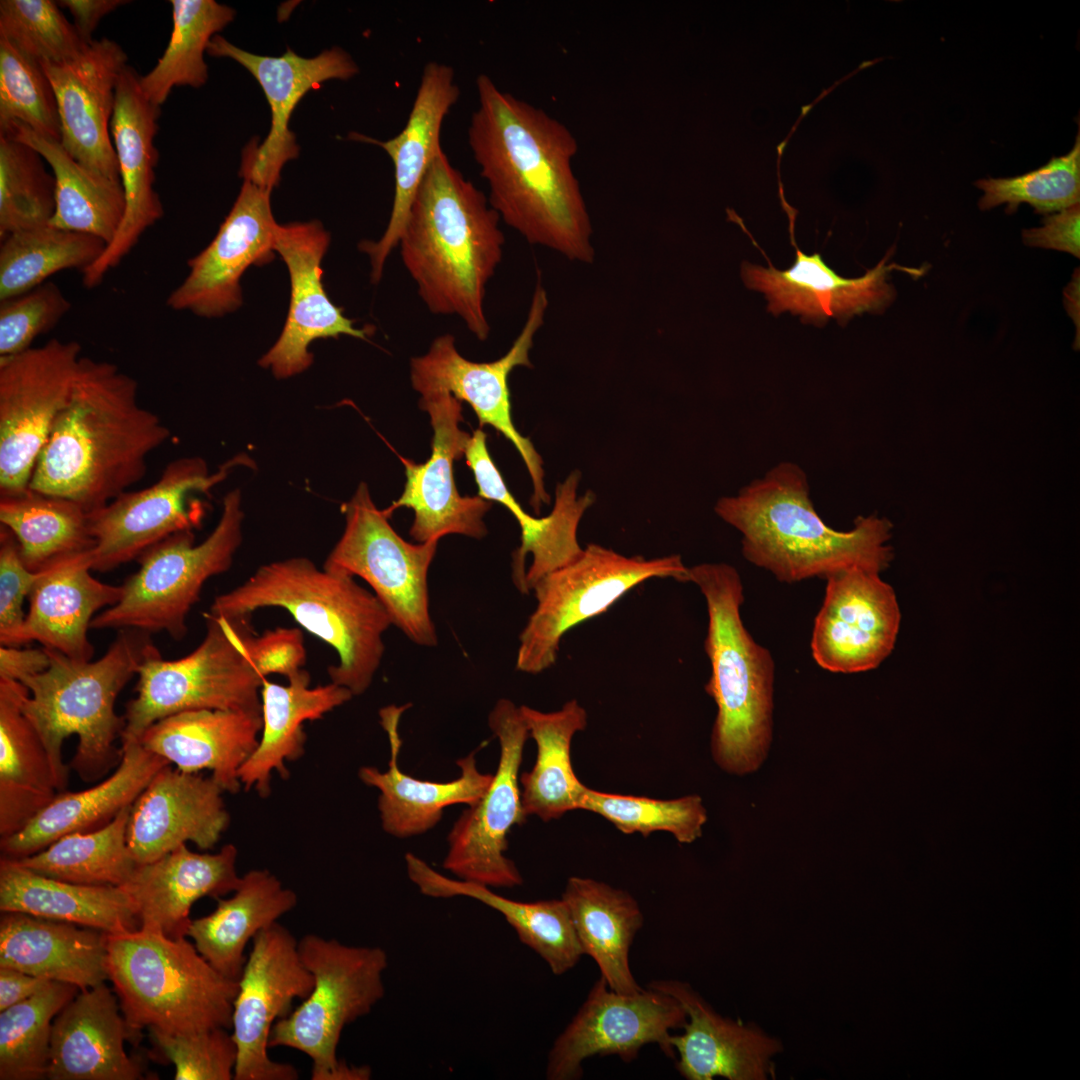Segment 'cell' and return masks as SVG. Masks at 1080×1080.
I'll return each instance as SVG.
<instances>
[{
  "label": "cell",
  "instance_id": "22",
  "mask_svg": "<svg viewBox=\"0 0 1080 1080\" xmlns=\"http://www.w3.org/2000/svg\"><path fill=\"white\" fill-rule=\"evenodd\" d=\"M420 408L429 414L433 429L430 458L421 464L399 457L406 482L400 498L384 514L407 507L414 511L411 537L419 542L438 540L448 534L482 538L487 534L484 515L491 501L480 496H461L453 476V461L464 453L470 434L459 428L463 420L461 401L450 393L421 397Z\"/></svg>",
  "mask_w": 1080,
  "mask_h": 1080
},
{
  "label": "cell",
  "instance_id": "63",
  "mask_svg": "<svg viewBox=\"0 0 1080 1080\" xmlns=\"http://www.w3.org/2000/svg\"><path fill=\"white\" fill-rule=\"evenodd\" d=\"M50 982L14 968L0 967V1011L30 998Z\"/></svg>",
  "mask_w": 1080,
  "mask_h": 1080
},
{
  "label": "cell",
  "instance_id": "37",
  "mask_svg": "<svg viewBox=\"0 0 1080 1080\" xmlns=\"http://www.w3.org/2000/svg\"><path fill=\"white\" fill-rule=\"evenodd\" d=\"M107 940V933L91 927L2 912L0 967L85 990L108 980Z\"/></svg>",
  "mask_w": 1080,
  "mask_h": 1080
},
{
  "label": "cell",
  "instance_id": "14",
  "mask_svg": "<svg viewBox=\"0 0 1080 1080\" xmlns=\"http://www.w3.org/2000/svg\"><path fill=\"white\" fill-rule=\"evenodd\" d=\"M81 352L77 341L52 338L0 356V496L29 488L37 458L80 373Z\"/></svg>",
  "mask_w": 1080,
  "mask_h": 1080
},
{
  "label": "cell",
  "instance_id": "47",
  "mask_svg": "<svg viewBox=\"0 0 1080 1080\" xmlns=\"http://www.w3.org/2000/svg\"><path fill=\"white\" fill-rule=\"evenodd\" d=\"M579 481L580 472L573 471L557 485L554 507L543 518L529 515L518 502L509 506L521 529V544L513 553L512 562L513 581L521 593H529L542 577L571 563L583 552L577 529L595 495L587 491L578 496Z\"/></svg>",
  "mask_w": 1080,
  "mask_h": 1080
},
{
  "label": "cell",
  "instance_id": "25",
  "mask_svg": "<svg viewBox=\"0 0 1080 1080\" xmlns=\"http://www.w3.org/2000/svg\"><path fill=\"white\" fill-rule=\"evenodd\" d=\"M139 77L137 71L127 65L117 84L110 133L126 207L113 240L99 259L81 273L86 288L98 286L105 275L136 246L143 233L164 214L154 189L155 167L159 157L154 138L158 132L160 107L144 97Z\"/></svg>",
  "mask_w": 1080,
  "mask_h": 1080
},
{
  "label": "cell",
  "instance_id": "62",
  "mask_svg": "<svg viewBox=\"0 0 1080 1080\" xmlns=\"http://www.w3.org/2000/svg\"><path fill=\"white\" fill-rule=\"evenodd\" d=\"M129 2L125 0H61L57 3L70 12L77 32L89 44L94 40L92 35L100 20Z\"/></svg>",
  "mask_w": 1080,
  "mask_h": 1080
},
{
  "label": "cell",
  "instance_id": "58",
  "mask_svg": "<svg viewBox=\"0 0 1080 1080\" xmlns=\"http://www.w3.org/2000/svg\"><path fill=\"white\" fill-rule=\"evenodd\" d=\"M70 309V301L52 281L0 300V356L31 348L34 340L52 330Z\"/></svg>",
  "mask_w": 1080,
  "mask_h": 1080
},
{
  "label": "cell",
  "instance_id": "53",
  "mask_svg": "<svg viewBox=\"0 0 1080 1080\" xmlns=\"http://www.w3.org/2000/svg\"><path fill=\"white\" fill-rule=\"evenodd\" d=\"M581 810L602 816L622 833L648 836L655 831H666L683 844L699 838L707 821L706 809L698 795L663 800L587 787Z\"/></svg>",
  "mask_w": 1080,
  "mask_h": 1080
},
{
  "label": "cell",
  "instance_id": "48",
  "mask_svg": "<svg viewBox=\"0 0 1080 1080\" xmlns=\"http://www.w3.org/2000/svg\"><path fill=\"white\" fill-rule=\"evenodd\" d=\"M173 28L156 65L139 77L144 97L161 107L174 87L199 88L207 82L204 59L215 35L233 21L236 11L215 0H172Z\"/></svg>",
  "mask_w": 1080,
  "mask_h": 1080
},
{
  "label": "cell",
  "instance_id": "9",
  "mask_svg": "<svg viewBox=\"0 0 1080 1080\" xmlns=\"http://www.w3.org/2000/svg\"><path fill=\"white\" fill-rule=\"evenodd\" d=\"M106 969L138 1041L144 1028L171 1035L231 1028L238 981L220 974L186 937L144 927L108 934Z\"/></svg>",
  "mask_w": 1080,
  "mask_h": 1080
},
{
  "label": "cell",
  "instance_id": "36",
  "mask_svg": "<svg viewBox=\"0 0 1080 1080\" xmlns=\"http://www.w3.org/2000/svg\"><path fill=\"white\" fill-rule=\"evenodd\" d=\"M91 551L61 558L38 571L29 594L27 643L36 640L74 660H91L94 648L87 632L92 619L123 595L122 585L103 583L91 575Z\"/></svg>",
  "mask_w": 1080,
  "mask_h": 1080
},
{
  "label": "cell",
  "instance_id": "40",
  "mask_svg": "<svg viewBox=\"0 0 1080 1080\" xmlns=\"http://www.w3.org/2000/svg\"><path fill=\"white\" fill-rule=\"evenodd\" d=\"M409 879L419 891L433 898L468 897L499 912L519 940L536 952L552 973L564 974L583 955L564 900L521 902L494 892L491 887L445 876L418 856H405Z\"/></svg>",
  "mask_w": 1080,
  "mask_h": 1080
},
{
  "label": "cell",
  "instance_id": "30",
  "mask_svg": "<svg viewBox=\"0 0 1080 1080\" xmlns=\"http://www.w3.org/2000/svg\"><path fill=\"white\" fill-rule=\"evenodd\" d=\"M120 1010L105 982L80 990L53 1020L47 1079H142L124 1046L138 1040Z\"/></svg>",
  "mask_w": 1080,
  "mask_h": 1080
},
{
  "label": "cell",
  "instance_id": "33",
  "mask_svg": "<svg viewBox=\"0 0 1080 1080\" xmlns=\"http://www.w3.org/2000/svg\"><path fill=\"white\" fill-rule=\"evenodd\" d=\"M648 987L674 997L689 1019L683 1034L669 1038L679 1054L676 1067L682 1076L690 1080H761L774 1075L771 1058L781 1049L777 1040L759 1029L722 1018L685 983L655 980Z\"/></svg>",
  "mask_w": 1080,
  "mask_h": 1080
},
{
  "label": "cell",
  "instance_id": "4",
  "mask_svg": "<svg viewBox=\"0 0 1080 1080\" xmlns=\"http://www.w3.org/2000/svg\"><path fill=\"white\" fill-rule=\"evenodd\" d=\"M714 510L741 533L745 559L781 582L826 579L854 568L880 574L893 559L887 518L858 516L847 531L828 526L813 506L805 472L792 462L721 497Z\"/></svg>",
  "mask_w": 1080,
  "mask_h": 1080
},
{
  "label": "cell",
  "instance_id": "1",
  "mask_svg": "<svg viewBox=\"0 0 1080 1080\" xmlns=\"http://www.w3.org/2000/svg\"><path fill=\"white\" fill-rule=\"evenodd\" d=\"M478 105L468 144L500 219L530 244L569 260L591 263L592 225L572 170L578 144L544 110L500 90L486 74L476 78Z\"/></svg>",
  "mask_w": 1080,
  "mask_h": 1080
},
{
  "label": "cell",
  "instance_id": "59",
  "mask_svg": "<svg viewBox=\"0 0 1080 1080\" xmlns=\"http://www.w3.org/2000/svg\"><path fill=\"white\" fill-rule=\"evenodd\" d=\"M38 572L24 563L14 534L0 527V643L19 647L27 643L23 603L34 586Z\"/></svg>",
  "mask_w": 1080,
  "mask_h": 1080
},
{
  "label": "cell",
  "instance_id": "32",
  "mask_svg": "<svg viewBox=\"0 0 1080 1080\" xmlns=\"http://www.w3.org/2000/svg\"><path fill=\"white\" fill-rule=\"evenodd\" d=\"M121 752L118 766L107 778L85 790L58 792L25 827L0 839L2 856L21 859L67 834L107 825L135 802L160 769L170 764L138 739L121 740Z\"/></svg>",
  "mask_w": 1080,
  "mask_h": 1080
},
{
  "label": "cell",
  "instance_id": "38",
  "mask_svg": "<svg viewBox=\"0 0 1080 1080\" xmlns=\"http://www.w3.org/2000/svg\"><path fill=\"white\" fill-rule=\"evenodd\" d=\"M0 910L91 927L107 934L132 932L141 926L136 907L121 886L54 879L3 856Z\"/></svg>",
  "mask_w": 1080,
  "mask_h": 1080
},
{
  "label": "cell",
  "instance_id": "55",
  "mask_svg": "<svg viewBox=\"0 0 1080 1080\" xmlns=\"http://www.w3.org/2000/svg\"><path fill=\"white\" fill-rule=\"evenodd\" d=\"M12 122L61 139L55 93L40 62L0 38V128Z\"/></svg>",
  "mask_w": 1080,
  "mask_h": 1080
},
{
  "label": "cell",
  "instance_id": "60",
  "mask_svg": "<svg viewBox=\"0 0 1080 1080\" xmlns=\"http://www.w3.org/2000/svg\"><path fill=\"white\" fill-rule=\"evenodd\" d=\"M1080 207L1079 204L1049 214L1043 226L1023 230V242L1032 247L1055 249L1079 257L1080 253Z\"/></svg>",
  "mask_w": 1080,
  "mask_h": 1080
},
{
  "label": "cell",
  "instance_id": "7",
  "mask_svg": "<svg viewBox=\"0 0 1080 1080\" xmlns=\"http://www.w3.org/2000/svg\"><path fill=\"white\" fill-rule=\"evenodd\" d=\"M267 607L287 610L338 654L328 668L332 683L364 693L381 664L383 634L391 619L374 593L354 577L293 557L259 567L236 588L217 596L209 614L236 617Z\"/></svg>",
  "mask_w": 1080,
  "mask_h": 1080
},
{
  "label": "cell",
  "instance_id": "34",
  "mask_svg": "<svg viewBox=\"0 0 1080 1080\" xmlns=\"http://www.w3.org/2000/svg\"><path fill=\"white\" fill-rule=\"evenodd\" d=\"M262 724L258 711L189 710L158 720L138 740L183 772L210 770L223 791L235 794L239 770L257 748Z\"/></svg>",
  "mask_w": 1080,
  "mask_h": 1080
},
{
  "label": "cell",
  "instance_id": "27",
  "mask_svg": "<svg viewBox=\"0 0 1080 1080\" xmlns=\"http://www.w3.org/2000/svg\"><path fill=\"white\" fill-rule=\"evenodd\" d=\"M787 214L796 250L794 264L786 270H777L770 261L768 268L747 262L742 266L745 285L765 294L770 312L791 311L801 315L804 323L821 326L829 318L845 324L854 315L881 312L891 303L895 292L887 282L888 274L903 267L886 265L890 253L862 277L844 278L829 268L820 254L808 256L798 248L793 233L795 214L788 210Z\"/></svg>",
  "mask_w": 1080,
  "mask_h": 1080
},
{
  "label": "cell",
  "instance_id": "57",
  "mask_svg": "<svg viewBox=\"0 0 1080 1080\" xmlns=\"http://www.w3.org/2000/svg\"><path fill=\"white\" fill-rule=\"evenodd\" d=\"M149 1033L154 1048L174 1065L175 1080L234 1079L238 1051L227 1029L184 1035L150 1029Z\"/></svg>",
  "mask_w": 1080,
  "mask_h": 1080
},
{
  "label": "cell",
  "instance_id": "10",
  "mask_svg": "<svg viewBox=\"0 0 1080 1080\" xmlns=\"http://www.w3.org/2000/svg\"><path fill=\"white\" fill-rule=\"evenodd\" d=\"M300 957L314 984L309 995L273 1026L270 1047H289L312 1060V1080H367L368 1066L337 1057L343 1029L367 1015L384 997L388 955L381 947L352 946L307 934L298 940Z\"/></svg>",
  "mask_w": 1080,
  "mask_h": 1080
},
{
  "label": "cell",
  "instance_id": "52",
  "mask_svg": "<svg viewBox=\"0 0 1080 1080\" xmlns=\"http://www.w3.org/2000/svg\"><path fill=\"white\" fill-rule=\"evenodd\" d=\"M32 147L0 134V240L48 225L56 206V181Z\"/></svg>",
  "mask_w": 1080,
  "mask_h": 1080
},
{
  "label": "cell",
  "instance_id": "41",
  "mask_svg": "<svg viewBox=\"0 0 1080 1080\" xmlns=\"http://www.w3.org/2000/svg\"><path fill=\"white\" fill-rule=\"evenodd\" d=\"M29 692L0 679V839L20 831L58 794L45 746L22 710Z\"/></svg>",
  "mask_w": 1080,
  "mask_h": 1080
},
{
  "label": "cell",
  "instance_id": "19",
  "mask_svg": "<svg viewBox=\"0 0 1080 1080\" xmlns=\"http://www.w3.org/2000/svg\"><path fill=\"white\" fill-rule=\"evenodd\" d=\"M686 1022L684 1008L671 995L650 987L635 994L617 993L601 976L555 1040L546 1077L577 1079L582 1062L594 1055L614 1054L629 1062L649 1043L658 1044L667 1056L675 1058L670 1030L683 1028Z\"/></svg>",
  "mask_w": 1080,
  "mask_h": 1080
},
{
  "label": "cell",
  "instance_id": "21",
  "mask_svg": "<svg viewBox=\"0 0 1080 1080\" xmlns=\"http://www.w3.org/2000/svg\"><path fill=\"white\" fill-rule=\"evenodd\" d=\"M207 53L239 63L258 81L265 94L271 112L270 129L259 146L252 141L246 147L239 175L270 191L278 185L284 165L299 154L295 135L289 129L296 105L318 84L331 79L348 80L359 72L351 55L340 47L310 58L299 56L291 49L274 57L251 53L215 35Z\"/></svg>",
  "mask_w": 1080,
  "mask_h": 1080
},
{
  "label": "cell",
  "instance_id": "35",
  "mask_svg": "<svg viewBox=\"0 0 1080 1080\" xmlns=\"http://www.w3.org/2000/svg\"><path fill=\"white\" fill-rule=\"evenodd\" d=\"M410 705H389L380 710L381 725L390 743L388 769L365 766L359 778L380 791L378 808L382 828L388 834L407 838L432 829L442 818L443 810L455 804H475L492 782L493 775L481 772L475 752L457 760L460 776L447 782L421 780L404 773L398 764L402 741L399 722Z\"/></svg>",
  "mask_w": 1080,
  "mask_h": 1080
},
{
  "label": "cell",
  "instance_id": "20",
  "mask_svg": "<svg viewBox=\"0 0 1080 1080\" xmlns=\"http://www.w3.org/2000/svg\"><path fill=\"white\" fill-rule=\"evenodd\" d=\"M270 194V190L243 180L213 240L188 261V275L166 300L169 308L202 318H220L241 307L244 272L274 258L278 223Z\"/></svg>",
  "mask_w": 1080,
  "mask_h": 1080
},
{
  "label": "cell",
  "instance_id": "16",
  "mask_svg": "<svg viewBox=\"0 0 1080 1080\" xmlns=\"http://www.w3.org/2000/svg\"><path fill=\"white\" fill-rule=\"evenodd\" d=\"M488 724L500 745L498 767L483 796L468 806L453 825L443 867L461 880L510 888L523 882L505 852L508 833L527 817L521 801L519 770L530 735L520 706L509 699L496 702Z\"/></svg>",
  "mask_w": 1080,
  "mask_h": 1080
},
{
  "label": "cell",
  "instance_id": "6",
  "mask_svg": "<svg viewBox=\"0 0 1080 1080\" xmlns=\"http://www.w3.org/2000/svg\"><path fill=\"white\" fill-rule=\"evenodd\" d=\"M151 645L149 633L121 629L96 661L74 660L44 647L49 667L22 682L29 690L22 699L23 713L45 746L59 792L69 782L62 746L71 735L78 744L70 765L83 781L100 779L118 766L122 752L115 741L125 720L116 714L115 702Z\"/></svg>",
  "mask_w": 1080,
  "mask_h": 1080
},
{
  "label": "cell",
  "instance_id": "44",
  "mask_svg": "<svg viewBox=\"0 0 1080 1080\" xmlns=\"http://www.w3.org/2000/svg\"><path fill=\"white\" fill-rule=\"evenodd\" d=\"M0 134L29 145L52 169L56 181V206L51 226L85 233L107 245L115 237L125 213L121 181L98 175L80 164L60 140L12 122Z\"/></svg>",
  "mask_w": 1080,
  "mask_h": 1080
},
{
  "label": "cell",
  "instance_id": "26",
  "mask_svg": "<svg viewBox=\"0 0 1080 1080\" xmlns=\"http://www.w3.org/2000/svg\"><path fill=\"white\" fill-rule=\"evenodd\" d=\"M127 60L117 42L102 38L71 60L40 63L55 93L61 144L84 167L115 181L121 180L110 123Z\"/></svg>",
  "mask_w": 1080,
  "mask_h": 1080
},
{
  "label": "cell",
  "instance_id": "43",
  "mask_svg": "<svg viewBox=\"0 0 1080 1080\" xmlns=\"http://www.w3.org/2000/svg\"><path fill=\"white\" fill-rule=\"evenodd\" d=\"M583 953L594 959L608 986L621 994L641 988L629 966V950L643 916L626 891L590 878L570 877L561 897Z\"/></svg>",
  "mask_w": 1080,
  "mask_h": 1080
},
{
  "label": "cell",
  "instance_id": "64",
  "mask_svg": "<svg viewBox=\"0 0 1080 1080\" xmlns=\"http://www.w3.org/2000/svg\"><path fill=\"white\" fill-rule=\"evenodd\" d=\"M1067 311L1072 316L1076 323L1079 322V276L1073 278L1072 283L1067 287L1065 292Z\"/></svg>",
  "mask_w": 1080,
  "mask_h": 1080
},
{
  "label": "cell",
  "instance_id": "13",
  "mask_svg": "<svg viewBox=\"0 0 1080 1080\" xmlns=\"http://www.w3.org/2000/svg\"><path fill=\"white\" fill-rule=\"evenodd\" d=\"M342 511L345 528L323 568L362 578L392 625L420 646H435L438 639L429 611L427 575L438 540L405 541L375 506L365 483H360Z\"/></svg>",
  "mask_w": 1080,
  "mask_h": 1080
},
{
  "label": "cell",
  "instance_id": "15",
  "mask_svg": "<svg viewBox=\"0 0 1080 1080\" xmlns=\"http://www.w3.org/2000/svg\"><path fill=\"white\" fill-rule=\"evenodd\" d=\"M548 296L538 278L526 321L507 353L491 362H473L463 357L451 334L436 337L428 351L410 362L411 383L421 397L450 393L467 402L480 425H490L503 434L522 457L533 484L531 506L539 513L548 504L542 459L529 438L514 426L508 377L519 366L532 367L529 358L534 336L544 323Z\"/></svg>",
  "mask_w": 1080,
  "mask_h": 1080
},
{
  "label": "cell",
  "instance_id": "5",
  "mask_svg": "<svg viewBox=\"0 0 1080 1080\" xmlns=\"http://www.w3.org/2000/svg\"><path fill=\"white\" fill-rule=\"evenodd\" d=\"M206 634L188 655L165 660L151 645L137 672L136 697L125 710L121 740L139 739L153 723L189 710L261 712L260 690L267 675L288 677L306 660L303 634L276 628L258 635L251 614H204Z\"/></svg>",
  "mask_w": 1080,
  "mask_h": 1080
},
{
  "label": "cell",
  "instance_id": "24",
  "mask_svg": "<svg viewBox=\"0 0 1080 1080\" xmlns=\"http://www.w3.org/2000/svg\"><path fill=\"white\" fill-rule=\"evenodd\" d=\"M825 580L811 638L813 659L834 673L877 668L893 651L899 632L901 613L893 588L879 573L857 568Z\"/></svg>",
  "mask_w": 1080,
  "mask_h": 1080
},
{
  "label": "cell",
  "instance_id": "31",
  "mask_svg": "<svg viewBox=\"0 0 1080 1080\" xmlns=\"http://www.w3.org/2000/svg\"><path fill=\"white\" fill-rule=\"evenodd\" d=\"M237 855L232 844L214 854L196 853L184 844L155 861L138 864L121 887L136 907L140 927L172 939L187 937L197 900L217 899L238 888Z\"/></svg>",
  "mask_w": 1080,
  "mask_h": 1080
},
{
  "label": "cell",
  "instance_id": "39",
  "mask_svg": "<svg viewBox=\"0 0 1080 1080\" xmlns=\"http://www.w3.org/2000/svg\"><path fill=\"white\" fill-rule=\"evenodd\" d=\"M287 678L288 685L263 681L260 690L261 737L257 748L239 770L241 784L246 789L254 787L262 797L270 794L272 771L287 778L289 773L284 762L303 754L306 740L303 723L322 718L353 696L349 689L332 682L311 688L310 674L302 668Z\"/></svg>",
  "mask_w": 1080,
  "mask_h": 1080
},
{
  "label": "cell",
  "instance_id": "51",
  "mask_svg": "<svg viewBox=\"0 0 1080 1080\" xmlns=\"http://www.w3.org/2000/svg\"><path fill=\"white\" fill-rule=\"evenodd\" d=\"M80 991L51 981L30 998L0 1011V1079L47 1078L52 1024Z\"/></svg>",
  "mask_w": 1080,
  "mask_h": 1080
},
{
  "label": "cell",
  "instance_id": "29",
  "mask_svg": "<svg viewBox=\"0 0 1080 1080\" xmlns=\"http://www.w3.org/2000/svg\"><path fill=\"white\" fill-rule=\"evenodd\" d=\"M459 95L454 69L447 64L430 61L423 68L410 114L398 135L380 141L351 133L355 140L380 146L394 165L395 192L388 225L379 240H364L358 245L360 251L369 256L373 284L381 280L385 262L398 246L417 189L442 151V124Z\"/></svg>",
  "mask_w": 1080,
  "mask_h": 1080
},
{
  "label": "cell",
  "instance_id": "12",
  "mask_svg": "<svg viewBox=\"0 0 1080 1080\" xmlns=\"http://www.w3.org/2000/svg\"><path fill=\"white\" fill-rule=\"evenodd\" d=\"M651 578L688 582V567L679 555L627 557L588 544L578 558L533 586L537 604L519 636L516 669L538 674L551 667L561 639L570 629L606 612L628 591Z\"/></svg>",
  "mask_w": 1080,
  "mask_h": 1080
},
{
  "label": "cell",
  "instance_id": "3",
  "mask_svg": "<svg viewBox=\"0 0 1080 1080\" xmlns=\"http://www.w3.org/2000/svg\"><path fill=\"white\" fill-rule=\"evenodd\" d=\"M500 220L442 150L417 189L398 242L428 310L456 315L480 341L490 334L484 301L503 254Z\"/></svg>",
  "mask_w": 1080,
  "mask_h": 1080
},
{
  "label": "cell",
  "instance_id": "49",
  "mask_svg": "<svg viewBox=\"0 0 1080 1080\" xmlns=\"http://www.w3.org/2000/svg\"><path fill=\"white\" fill-rule=\"evenodd\" d=\"M131 806L101 828L67 834L33 855L14 860L62 881L122 886L138 865L127 843Z\"/></svg>",
  "mask_w": 1080,
  "mask_h": 1080
},
{
  "label": "cell",
  "instance_id": "61",
  "mask_svg": "<svg viewBox=\"0 0 1080 1080\" xmlns=\"http://www.w3.org/2000/svg\"><path fill=\"white\" fill-rule=\"evenodd\" d=\"M49 665L50 658L44 647L21 649L1 645L0 679L22 683L26 678L45 671Z\"/></svg>",
  "mask_w": 1080,
  "mask_h": 1080
},
{
  "label": "cell",
  "instance_id": "46",
  "mask_svg": "<svg viewBox=\"0 0 1080 1080\" xmlns=\"http://www.w3.org/2000/svg\"><path fill=\"white\" fill-rule=\"evenodd\" d=\"M0 522L14 534L25 565L34 572L95 546L82 506L30 488L0 496Z\"/></svg>",
  "mask_w": 1080,
  "mask_h": 1080
},
{
  "label": "cell",
  "instance_id": "28",
  "mask_svg": "<svg viewBox=\"0 0 1080 1080\" xmlns=\"http://www.w3.org/2000/svg\"><path fill=\"white\" fill-rule=\"evenodd\" d=\"M222 788L212 777L171 764L160 769L130 809L127 843L137 862L155 861L187 842L212 848L229 824Z\"/></svg>",
  "mask_w": 1080,
  "mask_h": 1080
},
{
  "label": "cell",
  "instance_id": "45",
  "mask_svg": "<svg viewBox=\"0 0 1080 1080\" xmlns=\"http://www.w3.org/2000/svg\"><path fill=\"white\" fill-rule=\"evenodd\" d=\"M520 709L537 747L532 769L519 778L525 815L550 821L569 811L581 810L587 787L573 770L571 742L577 732L586 728V710L576 699L553 712H541L526 705Z\"/></svg>",
  "mask_w": 1080,
  "mask_h": 1080
},
{
  "label": "cell",
  "instance_id": "54",
  "mask_svg": "<svg viewBox=\"0 0 1080 1080\" xmlns=\"http://www.w3.org/2000/svg\"><path fill=\"white\" fill-rule=\"evenodd\" d=\"M975 185L984 192L979 200L981 210L1007 204L1006 212L1012 214L1021 203H1028L1035 212L1049 215L1077 205L1080 199L1079 133L1066 155L1053 157L1044 166L1023 175L981 179Z\"/></svg>",
  "mask_w": 1080,
  "mask_h": 1080
},
{
  "label": "cell",
  "instance_id": "23",
  "mask_svg": "<svg viewBox=\"0 0 1080 1080\" xmlns=\"http://www.w3.org/2000/svg\"><path fill=\"white\" fill-rule=\"evenodd\" d=\"M329 244L330 234L318 220L277 226L274 250L289 272L290 305L279 338L259 365L278 379L295 376L311 366L309 346L316 339L346 335L367 341L372 333L369 327L357 328L355 320L346 317L325 291L321 264Z\"/></svg>",
  "mask_w": 1080,
  "mask_h": 1080
},
{
  "label": "cell",
  "instance_id": "11",
  "mask_svg": "<svg viewBox=\"0 0 1080 1080\" xmlns=\"http://www.w3.org/2000/svg\"><path fill=\"white\" fill-rule=\"evenodd\" d=\"M239 490L223 499L214 530L195 544L193 530L174 533L138 558L139 569L123 586L121 599L94 616L90 629L167 632L176 640L187 633L186 617L205 582L230 569L242 541Z\"/></svg>",
  "mask_w": 1080,
  "mask_h": 1080
},
{
  "label": "cell",
  "instance_id": "50",
  "mask_svg": "<svg viewBox=\"0 0 1080 1080\" xmlns=\"http://www.w3.org/2000/svg\"><path fill=\"white\" fill-rule=\"evenodd\" d=\"M106 246L96 236L50 224L6 236L0 244V300L24 294L58 272H84Z\"/></svg>",
  "mask_w": 1080,
  "mask_h": 1080
},
{
  "label": "cell",
  "instance_id": "2",
  "mask_svg": "<svg viewBox=\"0 0 1080 1080\" xmlns=\"http://www.w3.org/2000/svg\"><path fill=\"white\" fill-rule=\"evenodd\" d=\"M169 436L158 415L138 402L136 379L112 362L83 356L29 488L92 512L141 481L148 456Z\"/></svg>",
  "mask_w": 1080,
  "mask_h": 1080
},
{
  "label": "cell",
  "instance_id": "17",
  "mask_svg": "<svg viewBox=\"0 0 1080 1080\" xmlns=\"http://www.w3.org/2000/svg\"><path fill=\"white\" fill-rule=\"evenodd\" d=\"M247 457L238 456L209 474L200 457H183L166 465L151 486L126 491L111 502L87 513L95 546L91 551L92 570L106 572L137 559L148 548L168 536L200 525L201 502L195 492L207 493L226 478Z\"/></svg>",
  "mask_w": 1080,
  "mask_h": 1080
},
{
  "label": "cell",
  "instance_id": "56",
  "mask_svg": "<svg viewBox=\"0 0 1080 1080\" xmlns=\"http://www.w3.org/2000/svg\"><path fill=\"white\" fill-rule=\"evenodd\" d=\"M0 38L40 63L71 60L90 44L51 0H1Z\"/></svg>",
  "mask_w": 1080,
  "mask_h": 1080
},
{
  "label": "cell",
  "instance_id": "42",
  "mask_svg": "<svg viewBox=\"0 0 1080 1080\" xmlns=\"http://www.w3.org/2000/svg\"><path fill=\"white\" fill-rule=\"evenodd\" d=\"M296 904L295 892L275 875L266 869L251 870L230 898H217L212 913L191 921L187 937L220 974L238 981L247 944Z\"/></svg>",
  "mask_w": 1080,
  "mask_h": 1080
},
{
  "label": "cell",
  "instance_id": "8",
  "mask_svg": "<svg viewBox=\"0 0 1080 1080\" xmlns=\"http://www.w3.org/2000/svg\"><path fill=\"white\" fill-rule=\"evenodd\" d=\"M688 578L708 611L704 648L711 676L705 691L717 705L712 757L729 774H749L763 764L772 740L774 661L742 622L743 585L733 566L699 564L688 568Z\"/></svg>",
  "mask_w": 1080,
  "mask_h": 1080
},
{
  "label": "cell",
  "instance_id": "18",
  "mask_svg": "<svg viewBox=\"0 0 1080 1080\" xmlns=\"http://www.w3.org/2000/svg\"><path fill=\"white\" fill-rule=\"evenodd\" d=\"M314 984L304 965L298 940L279 922L252 940L233 1002L232 1036L237 1045L235 1080H296L288 1063L268 1054L274 1024L289 1014L296 998L305 999Z\"/></svg>",
  "mask_w": 1080,
  "mask_h": 1080
}]
</instances>
